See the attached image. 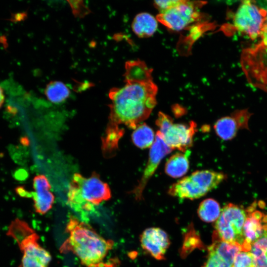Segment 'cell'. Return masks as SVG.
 Segmentation results:
<instances>
[{"instance_id": "1", "label": "cell", "mask_w": 267, "mask_h": 267, "mask_svg": "<svg viewBox=\"0 0 267 267\" xmlns=\"http://www.w3.org/2000/svg\"><path fill=\"white\" fill-rule=\"evenodd\" d=\"M152 71L140 60L126 62L125 85L113 88L109 92L108 127L119 128L124 125L135 130L148 118L157 103L158 87L153 81Z\"/></svg>"}, {"instance_id": "2", "label": "cell", "mask_w": 267, "mask_h": 267, "mask_svg": "<svg viewBox=\"0 0 267 267\" xmlns=\"http://www.w3.org/2000/svg\"><path fill=\"white\" fill-rule=\"evenodd\" d=\"M69 237L61 248L71 251L87 267H105V260L112 249L113 242L99 235L89 225L71 217L67 225Z\"/></svg>"}, {"instance_id": "3", "label": "cell", "mask_w": 267, "mask_h": 267, "mask_svg": "<svg viewBox=\"0 0 267 267\" xmlns=\"http://www.w3.org/2000/svg\"><path fill=\"white\" fill-rule=\"evenodd\" d=\"M111 197L108 184L98 174L94 173L88 178L78 173L73 175L67 198L69 205L76 212L84 215L90 212L95 206Z\"/></svg>"}, {"instance_id": "4", "label": "cell", "mask_w": 267, "mask_h": 267, "mask_svg": "<svg viewBox=\"0 0 267 267\" xmlns=\"http://www.w3.org/2000/svg\"><path fill=\"white\" fill-rule=\"evenodd\" d=\"M260 38L258 43L242 50L240 62L248 83L267 92V25Z\"/></svg>"}, {"instance_id": "5", "label": "cell", "mask_w": 267, "mask_h": 267, "mask_svg": "<svg viewBox=\"0 0 267 267\" xmlns=\"http://www.w3.org/2000/svg\"><path fill=\"white\" fill-rule=\"evenodd\" d=\"M267 24V10L258 6L254 1L244 0L234 13L232 24L225 25L223 31L228 35L238 32L255 40L260 38Z\"/></svg>"}, {"instance_id": "6", "label": "cell", "mask_w": 267, "mask_h": 267, "mask_svg": "<svg viewBox=\"0 0 267 267\" xmlns=\"http://www.w3.org/2000/svg\"><path fill=\"white\" fill-rule=\"evenodd\" d=\"M226 178V175L222 172L196 171L173 184L168 193L181 199H197L215 188Z\"/></svg>"}, {"instance_id": "7", "label": "cell", "mask_w": 267, "mask_h": 267, "mask_svg": "<svg viewBox=\"0 0 267 267\" xmlns=\"http://www.w3.org/2000/svg\"><path fill=\"white\" fill-rule=\"evenodd\" d=\"M246 217L243 209L232 203H228L222 209L216 221L213 236L223 241L238 244L242 246L244 241L243 227Z\"/></svg>"}, {"instance_id": "8", "label": "cell", "mask_w": 267, "mask_h": 267, "mask_svg": "<svg viewBox=\"0 0 267 267\" xmlns=\"http://www.w3.org/2000/svg\"><path fill=\"white\" fill-rule=\"evenodd\" d=\"M13 238L23 254L19 267H47L51 257L39 244L38 234L28 224L20 228Z\"/></svg>"}, {"instance_id": "9", "label": "cell", "mask_w": 267, "mask_h": 267, "mask_svg": "<svg viewBox=\"0 0 267 267\" xmlns=\"http://www.w3.org/2000/svg\"><path fill=\"white\" fill-rule=\"evenodd\" d=\"M204 4V1L179 0L175 5L160 12L156 19L168 28L180 31L198 18V9Z\"/></svg>"}, {"instance_id": "10", "label": "cell", "mask_w": 267, "mask_h": 267, "mask_svg": "<svg viewBox=\"0 0 267 267\" xmlns=\"http://www.w3.org/2000/svg\"><path fill=\"white\" fill-rule=\"evenodd\" d=\"M172 150L165 142L160 132L157 131L154 142L150 149L148 160L143 173L138 184L133 191L137 199L141 198L147 182L155 173L160 162Z\"/></svg>"}, {"instance_id": "11", "label": "cell", "mask_w": 267, "mask_h": 267, "mask_svg": "<svg viewBox=\"0 0 267 267\" xmlns=\"http://www.w3.org/2000/svg\"><path fill=\"white\" fill-rule=\"evenodd\" d=\"M252 114L248 109L236 110L230 116L218 120L214 126L217 135L224 140L233 139L240 130H248L249 121Z\"/></svg>"}, {"instance_id": "12", "label": "cell", "mask_w": 267, "mask_h": 267, "mask_svg": "<svg viewBox=\"0 0 267 267\" xmlns=\"http://www.w3.org/2000/svg\"><path fill=\"white\" fill-rule=\"evenodd\" d=\"M242 251L238 244L228 243L213 236L204 267H232L236 255Z\"/></svg>"}, {"instance_id": "13", "label": "cell", "mask_w": 267, "mask_h": 267, "mask_svg": "<svg viewBox=\"0 0 267 267\" xmlns=\"http://www.w3.org/2000/svg\"><path fill=\"white\" fill-rule=\"evenodd\" d=\"M196 124L191 121L188 124H174L160 133L166 144L172 149L185 152L191 147L196 131Z\"/></svg>"}, {"instance_id": "14", "label": "cell", "mask_w": 267, "mask_h": 267, "mask_svg": "<svg viewBox=\"0 0 267 267\" xmlns=\"http://www.w3.org/2000/svg\"><path fill=\"white\" fill-rule=\"evenodd\" d=\"M140 243L142 248L157 260H163L170 245L166 232L157 227L145 229L141 235Z\"/></svg>"}, {"instance_id": "15", "label": "cell", "mask_w": 267, "mask_h": 267, "mask_svg": "<svg viewBox=\"0 0 267 267\" xmlns=\"http://www.w3.org/2000/svg\"><path fill=\"white\" fill-rule=\"evenodd\" d=\"M34 191L31 194L36 212L43 215L52 207L54 197L50 192V184L46 177L43 175L35 176L33 179Z\"/></svg>"}, {"instance_id": "16", "label": "cell", "mask_w": 267, "mask_h": 267, "mask_svg": "<svg viewBox=\"0 0 267 267\" xmlns=\"http://www.w3.org/2000/svg\"><path fill=\"white\" fill-rule=\"evenodd\" d=\"M246 217L243 227V233L244 241L242 245V251H250L252 244L263 234L265 224L267 223V216L264 215L259 211L252 212Z\"/></svg>"}, {"instance_id": "17", "label": "cell", "mask_w": 267, "mask_h": 267, "mask_svg": "<svg viewBox=\"0 0 267 267\" xmlns=\"http://www.w3.org/2000/svg\"><path fill=\"white\" fill-rule=\"evenodd\" d=\"M157 27V19L147 12L137 14L132 24L133 31L140 38H148L152 36Z\"/></svg>"}, {"instance_id": "18", "label": "cell", "mask_w": 267, "mask_h": 267, "mask_svg": "<svg viewBox=\"0 0 267 267\" xmlns=\"http://www.w3.org/2000/svg\"><path fill=\"white\" fill-rule=\"evenodd\" d=\"M191 152L177 153L171 156L165 164V172L170 177L178 178L185 175L189 169V157Z\"/></svg>"}, {"instance_id": "19", "label": "cell", "mask_w": 267, "mask_h": 267, "mask_svg": "<svg viewBox=\"0 0 267 267\" xmlns=\"http://www.w3.org/2000/svg\"><path fill=\"white\" fill-rule=\"evenodd\" d=\"M155 138L154 131L145 123L138 125L132 135L134 144L141 149L151 147Z\"/></svg>"}, {"instance_id": "20", "label": "cell", "mask_w": 267, "mask_h": 267, "mask_svg": "<svg viewBox=\"0 0 267 267\" xmlns=\"http://www.w3.org/2000/svg\"><path fill=\"white\" fill-rule=\"evenodd\" d=\"M44 93L50 102L59 103L68 98L70 90L63 83L54 81L50 82L46 85Z\"/></svg>"}, {"instance_id": "21", "label": "cell", "mask_w": 267, "mask_h": 267, "mask_svg": "<svg viewBox=\"0 0 267 267\" xmlns=\"http://www.w3.org/2000/svg\"><path fill=\"white\" fill-rule=\"evenodd\" d=\"M221 210L219 203L215 199L208 198L199 205L198 214L204 222H210L217 221L220 216Z\"/></svg>"}, {"instance_id": "22", "label": "cell", "mask_w": 267, "mask_h": 267, "mask_svg": "<svg viewBox=\"0 0 267 267\" xmlns=\"http://www.w3.org/2000/svg\"><path fill=\"white\" fill-rule=\"evenodd\" d=\"M232 267H255L252 254L244 251L238 253Z\"/></svg>"}, {"instance_id": "23", "label": "cell", "mask_w": 267, "mask_h": 267, "mask_svg": "<svg viewBox=\"0 0 267 267\" xmlns=\"http://www.w3.org/2000/svg\"><path fill=\"white\" fill-rule=\"evenodd\" d=\"M251 253L253 256L255 267H267V250H254Z\"/></svg>"}, {"instance_id": "24", "label": "cell", "mask_w": 267, "mask_h": 267, "mask_svg": "<svg viewBox=\"0 0 267 267\" xmlns=\"http://www.w3.org/2000/svg\"><path fill=\"white\" fill-rule=\"evenodd\" d=\"M173 123V120L170 116L162 112H159L156 124L159 127L160 133L163 132Z\"/></svg>"}, {"instance_id": "25", "label": "cell", "mask_w": 267, "mask_h": 267, "mask_svg": "<svg viewBox=\"0 0 267 267\" xmlns=\"http://www.w3.org/2000/svg\"><path fill=\"white\" fill-rule=\"evenodd\" d=\"M179 1V0H155L154 4L160 12H162L175 5Z\"/></svg>"}, {"instance_id": "26", "label": "cell", "mask_w": 267, "mask_h": 267, "mask_svg": "<svg viewBox=\"0 0 267 267\" xmlns=\"http://www.w3.org/2000/svg\"><path fill=\"white\" fill-rule=\"evenodd\" d=\"M5 98L4 90L0 85V108L2 107L5 101Z\"/></svg>"}, {"instance_id": "27", "label": "cell", "mask_w": 267, "mask_h": 267, "mask_svg": "<svg viewBox=\"0 0 267 267\" xmlns=\"http://www.w3.org/2000/svg\"></svg>"}]
</instances>
